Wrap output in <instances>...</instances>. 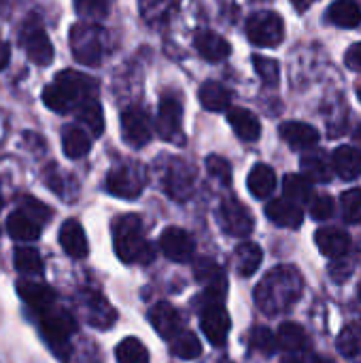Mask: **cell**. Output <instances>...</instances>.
<instances>
[{"mask_svg":"<svg viewBox=\"0 0 361 363\" xmlns=\"http://www.w3.org/2000/svg\"><path fill=\"white\" fill-rule=\"evenodd\" d=\"M302 287L304 283L296 268L279 266L270 270L255 287V304L266 315H281L300 300Z\"/></svg>","mask_w":361,"mask_h":363,"instance_id":"6da1fadb","label":"cell"},{"mask_svg":"<svg viewBox=\"0 0 361 363\" xmlns=\"http://www.w3.org/2000/svg\"><path fill=\"white\" fill-rule=\"evenodd\" d=\"M96 91V79L77 70H62L55 81L43 89V102L55 113H68L70 108H79L83 102L94 100Z\"/></svg>","mask_w":361,"mask_h":363,"instance_id":"7a4b0ae2","label":"cell"},{"mask_svg":"<svg viewBox=\"0 0 361 363\" xmlns=\"http://www.w3.org/2000/svg\"><path fill=\"white\" fill-rule=\"evenodd\" d=\"M115 253L126 264H149L155 255L153 245L145 238L138 215H123L113 221Z\"/></svg>","mask_w":361,"mask_h":363,"instance_id":"3957f363","label":"cell"},{"mask_svg":"<svg viewBox=\"0 0 361 363\" xmlns=\"http://www.w3.org/2000/svg\"><path fill=\"white\" fill-rule=\"evenodd\" d=\"M106 36L104 30L91 23H77L70 30V49L77 62L85 66H98L104 57Z\"/></svg>","mask_w":361,"mask_h":363,"instance_id":"277c9868","label":"cell"},{"mask_svg":"<svg viewBox=\"0 0 361 363\" xmlns=\"http://www.w3.org/2000/svg\"><path fill=\"white\" fill-rule=\"evenodd\" d=\"M247 36L257 47H277L285 36V23L279 13L260 11L247 21Z\"/></svg>","mask_w":361,"mask_h":363,"instance_id":"5b68a950","label":"cell"},{"mask_svg":"<svg viewBox=\"0 0 361 363\" xmlns=\"http://www.w3.org/2000/svg\"><path fill=\"white\" fill-rule=\"evenodd\" d=\"M145 170L138 164H121L117 168H113L106 177V189L117 196V198H126V200H134L140 196L143 187H145Z\"/></svg>","mask_w":361,"mask_h":363,"instance_id":"8992f818","label":"cell"},{"mask_svg":"<svg viewBox=\"0 0 361 363\" xmlns=\"http://www.w3.org/2000/svg\"><path fill=\"white\" fill-rule=\"evenodd\" d=\"M77 311L83 315V319L100 330H106L115 323L117 315L115 308L104 300V296H100L98 291L91 289H83L77 296Z\"/></svg>","mask_w":361,"mask_h":363,"instance_id":"52a82bcc","label":"cell"},{"mask_svg":"<svg viewBox=\"0 0 361 363\" xmlns=\"http://www.w3.org/2000/svg\"><path fill=\"white\" fill-rule=\"evenodd\" d=\"M194 181H196V170L187 162L183 160L168 162V168L164 172V189L170 198L179 202L187 200L194 191Z\"/></svg>","mask_w":361,"mask_h":363,"instance_id":"ba28073f","label":"cell"},{"mask_svg":"<svg viewBox=\"0 0 361 363\" xmlns=\"http://www.w3.org/2000/svg\"><path fill=\"white\" fill-rule=\"evenodd\" d=\"M219 221H221V228L230 236H236V238H245L253 232V217H251L249 208L234 198H228L221 202Z\"/></svg>","mask_w":361,"mask_h":363,"instance_id":"9c48e42d","label":"cell"},{"mask_svg":"<svg viewBox=\"0 0 361 363\" xmlns=\"http://www.w3.org/2000/svg\"><path fill=\"white\" fill-rule=\"evenodd\" d=\"M21 45L26 49V55L30 62H34L36 66H49L53 62V45L47 36V32L38 26V23H28L21 32Z\"/></svg>","mask_w":361,"mask_h":363,"instance_id":"30bf717a","label":"cell"},{"mask_svg":"<svg viewBox=\"0 0 361 363\" xmlns=\"http://www.w3.org/2000/svg\"><path fill=\"white\" fill-rule=\"evenodd\" d=\"M40 330L43 336L49 345L62 347L70 340V336L77 332V321L70 313L66 311H45L40 319Z\"/></svg>","mask_w":361,"mask_h":363,"instance_id":"8fae6325","label":"cell"},{"mask_svg":"<svg viewBox=\"0 0 361 363\" xmlns=\"http://www.w3.org/2000/svg\"><path fill=\"white\" fill-rule=\"evenodd\" d=\"M121 134L130 147H145L151 140V121L145 108L128 106L121 113Z\"/></svg>","mask_w":361,"mask_h":363,"instance_id":"7c38bea8","label":"cell"},{"mask_svg":"<svg viewBox=\"0 0 361 363\" xmlns=\"http://www.w3.org/2000/svg\"><path fill=\"white\" fill-rule=\"evenodd\" d=\"M183 123V104L177 96H164L160 100L157 119H155V132L164 140H177L181 134Z\"/></svg>","mask_w":361,"mask_h":363,"instance_id":"4fadbf2b","label":"cell"},{"mask_svg":"<svg viewBox=\"0 0 361 363\" xmlns=\"http://www.w3.org/2000/svg\"><path fill=\"white\" fill-rule=\"evenodd\" d=\"M160 249L162 253L177 264H187L194 257L196 245L189 232L181 228H166L160 236Z\"/></svg>","mask_w":361,"mask_h":363,"instance_id":"5bb4252c","label":"cell"},{"mask_svg":"<svg viewBox=\"0 0 361 363\" xmlns=\"http://www.w3.org/2000/svg\"><path fill=\"white\" fill-rule=\"evenodd\" d=\"M200 328L211 345L223 347L228 340V334H230V317H228L223 304H219V302L206 304L200 315Z\"/></svg>","mask_w":361,"mask_h":363,"instance_id":"9a60e30c","label":"cell"},{"mask_svg":"<svg viewBox=\"0 0 361 363\" xmlns=\"http://www.w3.org/2000/svg\"><path fill=\"white\" fill-rule=\"evenodd\" d=\"M194 274L200 285L206 287V296H211V304L219 302L221 304V294L226 289V274L223 270L213 262V259H198L194 266Z\"/></svg>","mask_w":361,"mask_h":363,"instance_id":"2e32d148","label":"cell"},{"mask_svg":"<svg viewBox=\"0 0 361 363\" xmlns=\"http://www.w3.org/2000/svg\"><path fill=\"white\" fill-rule=\"evenodd\" d=\"M149 321L164 340H172L174 336H179L183 332V319L179 315V311L166 302H160L151 308Z\"/></svg>","mask_w":361,"mask_h":363,"instance_id":"e0dca14e","label":"cell"},{"mask_svg":"<svg viewBox=\"0 0 361 363\" xmlns=\"http://www.w3.org/2000/svg\"><path fill=\"white\" fill-rule=\"evenodd\" d=\"M315 242H317L319 251L330 259H343L351 249L349 234L338 228H321L315 234Z\"/></svg>","mask_w":361,"mask_h":363,"instance_id":"ac0fdd59","label":"cell"},{"mask_svg":"<svg viewBox=\"0 0 361 363\" xmlns=\"http://www.w3.org/2000/svg\"><path fill=\"white\" fill-rule=\"evenodd\" d=\"M60 245H62L64 253L74 257V259H83L89 253L85 232H83V228H81V223L77 219L64 221V225L60 230Z\"/></svg>","mask_w":361,"mask_h":363,"instance_id":"d6986e66","label":"cell"},{"mask_svg":"<svg viewBox=\"0 0 361 363\" xmlns=\"http://www.w3.org/2000/svg\"><path fill=\"white\" fill-rule=\"evenodd\" d=\"M279 132L291 149H313L319 143V132L304 121H285Z\"/></svg>","mask_w":361,"mask_h":363,"instance_id":"ffe728a7","label":"cell"},{"mask_svg":"<svg viewBox=\"0 0 361 363\" xmlns=\"http://www.w3.org/2000/svg\"><path fill=\"white\" fill-rule=\"evenodd\" d=\"M266 217H268L272 223H277V225H281V228H289V230L300 228L302 221H304L302 208H300L298 204L285 200V198L268 202V206H266Z\"/></svg>","mask_w":361,"mask_h":363,"instance_id":"44dd1931","label":"cell"},{"mask_svg":"<svg viewBox=\"0 0 361 363\" xmlns=\"http://www.w3.org/2000/svg\"><path fill=\"white\" fill-rule=\"evenodd\" d=\"M332 170L343 181H355L361 177V153L355 147L343 145L332 155Z\"/></svg>","mask_w":361,"mask_h":363,"instance_id":"7402d4cb","label":"cell"},{"mask_svg":"<svg viewBox=\"0 0 361 363\" xmlns=\"http://www.w3.org/2000/svg\"><path fill=\"white\" fill-rule=\"evenodd\" d=\"M17 294L21 296V300L34 308V311H49L55 304V291L43 283H34V281H21L17 285Z\"/></svg>","mask_w":361,"mask_h":363,"instance_id":"603a6c76","label":"cell"},{"mask_svg":"<svg viewBox=\"0 0 361 363\" xmlns=\"http://www.w3.org/2000/svg\"><path fill=\"white\" fill-rule=\"evenodd\" d=\"M228 121H230L232 130L236 132V136L243 138V140H247V143L257 140L260 134H262V123H260V119H257L251 111H247V108H240V106L230 108V111H228Z\"/></svg>","mask_w":361,"mask_h":363,"instance_id":"cb8c5ba5","label":"cell"},{"mask_svg":"<svg viewBox=\"0 0 361 363\" xmlns=\"http://www.w3.org/2000/svg\"><path fill=\"white\" fill-rule=\"evenodd\" d=\"M196 49L209 62H221L230 55V43L211 30H204L196 36Z\"/></svg>","mask_w":361,"mask_h":363,"instance_id":"d4e9b609","label":"cell"},{"mask_svg":"<svg viewBox=\"0 0 361 363\" xmlns=\"http://www.w3.org/2000/svg\"><path fill=\"white\" fill-rule=\"evenodd\" d=\"M198 98H200V104H202L206 111L219 113V111L230 108L232 94H230V89L223 87L221 83H217V81H206V83H202V87L198 89Z\"/></svg>","mask_w":361,"mask_h":363,"instance_id":"484cf974","label":"cell"},{"mask_svg":"<svg viewBox=\"0 0 361 363\" xmlns=\"http://www.w3.org/2000/svg\"><path fill=\"white\" fill-rule=\"evenodd\" d=\"M247 185H249V191H251L255 198L264 200V198H268V196L274 191V187H277V174H274V170H272L270 166L257 164V166H253V170L249 172Z\"/></svg>","mask_w":361,"mask_h":363,"instance_id":"4316f807","label":"cell"},{"mask_svg":"<svg viewBox=\"0 0 361 363\" xmlns=\"http://www.w3.org/2000/svg\"><path fill=\"white\" fill-rule=\"evenodd\" d=\"M6 232L13 240L19 242H34L40 236V225L36 221H32L30 217H26L23 213H13L6 219Z\"/></svg>","mask_w":361,"mask_h":363,"instance_id":"83f0119b","label":"cell"},{"mask_svg":"<svg viewBox=\"0 0 361 363\" xmlns=\"http://www.w3.org/2000/svg\"><path fill=\"white\" fill-rule=\"evenodd\" d=\"M62 147H64V153H66L70 160H79V157H83V155L89 153V149H91V138L87 136L85 130L74 128V125H68V128H64V132H62Z\"/></svg>","mask_w":361,"mask_h":363,"instance_id":"f1b7e54d","label":"cell"},{"mask_svg":"<svg viewBox=\"0 0 361 363\" xmlns=\"http://www.w3.org/2000/svg\"><path fill=\"white\" fill-rule=\"evenodd\" d=\"M328 19L338 28H357L361 23V11L353 0H336L328 9Z\"/></svg>","mask_w":361,"mask_h":363,"instance_id":"f546056e","label":"cell"},{"mask_svg":"<svg viewBox=\"0 0 361 363\" xmlns=\"http://www.w3.org/2000/svg\"><path fill=\"white\" fill-rule=\"evenodd\" d=\"M234 262H236V272L240 277H251L257 272L262 264V249L255 242H243L234 251Z\"/></svg>","mask_w":361,"mask_h":363,"instance_id":"4dcf8cb0","label":"cell"},{"mask_svg":"<svg viewBox=\"0 0 361 363\" xmlns=\"http://www.w3.org/2000/svg\"><path fill=\"white\" fill-rule=\"evenodd\" d=\"M300 166H302L304 177H306L311 183H313V181H317V183H328V181L334 177L332 164L326 160L323 153H306V155L302 157Z\"/></svg>","mask_w":361,"mask_h":363,"instance_id":"1f68e13d","label":"cell"},{"mask_svg":"<svg viewBox=\"0 0 361 363\" xmlns=\"http://www.w3.org/2000/svg\"><path fill=\"white\" fill-rule=\"evenodd\" d=\"M283 194H285V200L300 206L313 200V183L304 174H287L283 179Z\"/></svg>","mask_w":361,"mask_h":363,"instance_id":"d6a6232c","label":"cell"},{"mask_svg":"<svg viewBox=\"0 0 361 363\" xmlns=\"http://www.w3.org/2000/svg\"><path fill=\"white\" fill-rule=\"evenodd\" d=\"M277 345L289 353H300L309 347V336L298 323H283L277 334Z\"/></svg>","mask_w":361,"mask_h":363,"instance_id":"836d02e7","label":"cell"},{"mask_svg":"<svg viewBox=\"0 0 361 363\" xmlns=\"http://www.w3.org/2000/svg\"><path fill=\"white\" fill-rule=\"evenodd\" d=\"M170 345H172L170 347L172 355L179 357V359L191 362V359H198L202 355V345H200L198 336L191 334V332H181L179 336H174L170 340Z\"/></svg>","mask_w":361,"mask_h":363,"instance_id":"e575fe53","label":"cell"},{"mask_svg":"<svg viewBox=\"0 0 361 363\" xmlns=\"http://www.w3.org/2000/svg\"><path fill=\"white\" fill-rule=\"evenodd\" d=\"M77 117L79 121L87 128V132L91 136H100L104 132V117H102V108L96 100H89V102H83L79 108H77Z\"/></svg>","mask_w":361,"mask_h":363,"instance_id":"d590c367","label":"cell"},{"mask_svg":"<svg viewBox=\"0 0 361 363\" xmlns=\"http://www.w3.org/2000/svg\"><path fill=\"white\" fill-rule=\"evenodd\" d=\"M177 2L174 0H140V13L147 23H164L170 19Z\"/></svg>","mask_w":361,"mask_h":363,"instance_id":"8d00e7d4","label":"cell"},{"mask_svg":"<svg viewBox=\"0 0 361 363\" xmlns=\"http://www.w3.org/2000/svg\"><path fill=\"white\" fill-rule=\"evenodd\" d=\"M338 351L351 362L361 363V328L349 325L338 336Z\"/></svg>","mask_w":361,"mask_h":363,"instance_id":"74e56055","label":"cell"},{"mask_svg":"<svg viewBox=\"0 0 361 363\" xmlns=\"http://www.w3.org/2000/svg\"><path fill=\"white\" fill-rule=\"evenodd\" d=\"M115 357L119 363H149V351L136 338H126L117 345Z\"/></svg>","mask_w":361,"mask_h":363,"instance_id":"f35d334b","label":"cell"},{"mask_svg":"<svg viewBox=\"0 0 361 363\" xmlns=\"http://www.w3.org/2000/svg\"><path fill=\"white\" fill-rule=\"evenodd\" d=\"M15 268L23 274H40L43 272V257L32 247H19L15 251Z\"/></svg>","mask_w":361,"mask_h":363,"instance_id":"ab89813d","label":"cell"},{"mask_svg":"<svg viewBox=\"0 0 361 363\" xmlns=\"http://www.w3.org/2000/svg\"><path fill=\"white\" fill-rule=\"evenodd\" d=\"M340 206H343V217L347 223L351 225H360L361 223V189H349L343 194L340 198Z\"/></svg>","mask_w":361,"mask_h":363,"instance_id":"60d3db41","label":"cell"},{"mask_svg":"<svg viewBox=\"0 0 361 363\" xmlns=\"http://www.w3.org/2000/svg\"><path fill=\"white\" fill-rule=\"evenodd\" d=\"M19 213H23L26 217H30L32 221H36L38 225L51 219V208L47 204H43L40 200L32 198V196H23L19 200Z\"/></svg>","mask_w":361,"mask_h":363,"instance_id":"b9f144b4","label":"cell"},{"mask_svg":"<svg viewBox=\"0 0 361 363\" xmlns=\"http://www.w3.org/2000/svg\"><path fill=\"white\" fill-rule=\"evenodd\" d=\"M251 347L262 353V355H274L279 345H277V336L268 330V328H255L249 336Z\"/></svg>","mask_w":361,"mask_h":363,"instance_id":"7bdbcfd3","label":"cell"},{"mask_svg":"<svg viewBox=\"0 0 361 363\" xmlns=\"http://www.w3.org/2000/svg\"><path fill=\"white\" fill-rule=\"evenodd\" d=\"M253 64H255V70H257V74L262 77V81L266 85H277L279 83L281 70H279L277 60L266 57V55H253Z\"/></svg>","mask_w":361,"mask_h":363,"instance_id":"ee69618b","label":"cell"},{"mask_svg":"<svg viewBox=\"0 0 361 363\" xmlns=\"http://www.w3.org/2000/svg\"><path fill=\"white\" fill-rule=\"evenodd\" d=\"M206 170L219 183H223V185H230L232 183V166H230L228 160H223L219 155H211V157H206Z\"/></svg>","mask_w":361,"mask_h":363,"instance_id":"f6af8a7d","label":"cell"},{"mask_svg":"<svg viewBox=\"0 0 361 363\" xmlns=\"http://www.w3.org/2000/svg\"><path fill=\"white\" fill-rule=\"evenodd\" d=\"M311 215L317 221H326L334 215V200L330 196H317L311 200Z\"/></svg>","mask_w":361,"mask_h":363,"instance_id":"bcb514c9","label":"cell"},{"mask_svg":"<svg viewBox=\"0 0 361 363\" xmlns=\"http://www.w3.org/2000/svg\"><path fill=\"white\" fill-rule=\"evenodd\" d=\"M77 6H79V11H81L83 15H89V17L100 19V17H104L106 11H109V0H79Z\"/></svg>","mask_w":361,"mask_h":363,"instance_id":"7dc6e473","label":"cell"},{"mask_svg":"<svg viewBox=\"0 0 361 363\" xmlns=\"http://www.w3.org/2000/svg\"><path fill=\"white\" fill-rule=\"evenodd\" d=\"M328 272H330V277H332L336 283H345V281L351 277L353 266H351L349 262H334V264H330Z\"/></svg>","mask_w":361,"mask_h":363,"instance_id":"c3c4849f","label":"cell"},{"mask_svg":"<svg viewBox=\"0 0 361 363\" xmlns=\"http://www.w3.org/2000/svg\"><path fill=\"white\" fill-rule=\"evenodd\" d=\"M345 64L351 70L361 72V43H355L353 47H349V51L345 53Z\"/></svg>","mask_w":361,"mask_h":363,"instance_id":"681fc988","label":"cell"},{"mask_svg":"<svg viewBox=\"0 0 361 363\" xmlns=\"http://www.w3.org/2000/svg\"><path fill=\"white\" fill-rule=\"evenodd\" d=\"M9 60H11V49H9L6 43H0V70L6 68Z\"/></svg>","mask_w":361,"mask_h":363,"instance_id":"f907efd6","label":"cell"},{"mask_svg":"<svg viewBox=\"0 0 361 363\" xmlns=\"http://www.w3.org/2000/svg\"><path fill=\"white\" fill-rule=\"evenodd\" d=\"M311 2H313V0H294V6H296L298 11H304V9H309Z\"/></svg>","mask_w":361,"mask_h":363,"instance_id":"816d5d0a","label":"cell"},{"mask_svg":"<svg viewBox=\"0 0 361 363\" xmlns=\"http://www.w3.org/2000/svg\"><path fill=\"white\" fill-rule=\"evenodd\" d=\"M313 363H332L328 357H313Z\"/></svg>","mask_w":361,"mask_h":363,"instance_id":"f5cc1de1","label":"cell"},{"mask_svg":"<svg viewBox=\"0 0 361 363\" xmlns=\"http://www.w3.org/2000/svg\"><path fill=\"white\" fill-rule=\"evenodd\" d=\"M355 138H357V143H361V125L355 130Z\"/></svg>","mask_w":361,"mask_h":363,"instance_id":"db71d44e","label":"cell"},{"mask_svg":"<svg viewBox=\"0 0 361 363\" xmlns=\"http://www.w3.org/2000/svg\"><path fill=\"white\" fill-rule=\"evenodd\" d=\"M357 294H360V300H361V283H360V287H357Z\"/></svg>","mask_w":361,"mask_h":363,"instance_id":"11a10c76","label":"cell"},{"mask_svg":"<svg viewBox=\"0 0 361 363\" xmlns=\"http://www.w3.org/2000/svg\"><path fill=\"white\" fill-rule=\"evenodd\" d=\"M357 98H360V100H361V87H360V89H357Z\"/></svg>","mask_w":361,"mask_h":363,"instance_id":"9f6ffc18","label":"cell"},{"mask_svg":"<svg viewBox=\"0 0 361 363\" xmlns=\"http://www.w3.org/2000/svg\"><path fill=\"white\" fill-rule=\"evenodd\" d=\"M285 363H298V362H294V359H287V362Z\"/></svg>","mask_w":361,"mask_h":363,"instance_id":"6f0895ef","label":"cell"},{"mask_svg":"<svg viewBox=\"0 0 361 363\" xmlns=\"http://www.w3.org/2000/svg\"><path fill=\"white\" fill-rule=\"evenodd\" d=\"M0 208H2V196H0Z\"/></svg>","mask_w":361,"mask_h":363,"instance_id":"680465c9","label":"cell"},{"mask_svg":"<svg viewBox=\"0 0 361 363\" xmlns=\"http://www.w3.org/2000/svg\"><path fill=\"white\" fill-rule=\"evenodd\" d=\"M228 363H232V362H228Z\"/></svg>","mask_w":361,"mask_h":363,"instance_id":"91938a15","label":"cell"}]
</instances>
